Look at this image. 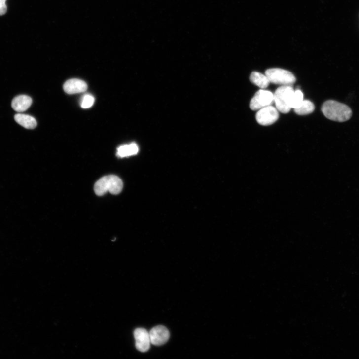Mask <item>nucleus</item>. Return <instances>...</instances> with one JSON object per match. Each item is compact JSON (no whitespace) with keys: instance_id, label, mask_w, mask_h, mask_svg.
Listing matches in <instances>:
<instances>
[{"instance_id":"obj_1","label":"nucleus","mask_w":359,"mask_h":359,"mask_svg":"<svg viewBox=\"0 0 359 359\" xmlns=\"http://www.w3.org/2000/svg\"><path fill=\"white\" fill-rule=\"evenodd\" d=\"M322 110L328 119L340 122L348 121L352 115V110L348 106L333 100L325 102Z\"/></svg>"},{"instance_id":"obj_2","label":"nucleus","mask_w":359,"mask_h":359,"mask_svg":"<svg viewBox=\"0 0 359 359\" xmlns=\"http://www.w3.org/2000/svg\"><path fill=\"white\" fill-rule=\"evenodd\" d=\"M123 187V182L119 177L108 175L102 177L96 182L94 191L98 196H103L108 192L113 195H117L121 193Z\"/></svg>"},{"instance_id":"obj_3","label":"nucleus","mask_w":359,"mask_h":359,"mask_svg":"<svg viewBox=\"0 0 359 359\" xmlns=\"http://www.w3.org/2000/svg\"><path fill=\"white\" fill-rule=\"evenodd\" d=\"M294 90L291 85H283L276 91L274 102L276 108L283 113H288L291 109V102Z\"/></svg>"},{"instance_id":"obj_4","label":"nucleus","mask_w":359,"mask_h":359,"mask_svg":"<svg viewBox=\"0 0 359 359\" xmlns=\"http://www.w3.org/2000/svg\"><path fill=\"white\" fill-rule=\"evenodd\" d=\"M265 75L270 82L283 85H291L296 81L295 76L289 71L279 68L269 69Z\"/></svg>"},{"instance_id":"obj_5","label":"nucleus","mask_w":359,"mask_h":359,"mask_svg":"<svg viewBox=\"0 0 359 359\" xmlns=\"http://www.w3.org/2000/svg\"><path fill=\"white\" fill-rule=\"evenodd\" d=\"M274 102V95L271 92L260 89L251 101L250 107L252 110H259L266 107L271 106Z\"/></svg>"},{"instance_id":"obj_6","label":"nucleus","mask_w":359,"mask_h":359,"mask_svg":"<svg viewBox=\"0 0 359 359\" xmlns=\"http://www.w3.org/2000/svg\"><path fill=\"white\" fill-rule=\"evenodd\" d=\"M279 118L278 110L272 106L259 109L256 115L257 122L263 126L271 125L275 123Z\"/></svg>"},{"instance_id":"obj_7","label":"nucleus","mask_w":359,"mask_h":359,"mask_svg":"<svg viewBox=\"0 0 359 359\" xmlns=\"http://www.w3.org/2000/svg\"><path fill=\"white\" fill-rule=\"evenodd\" d=\"M137 349L142 352L148 351L151 344L149 333L145 329L138 328L134 332Z\"/></svg>"},{"instance_id":"obj_8","label":"nucleus","mask_w":359,"mask_h":359,"mask_svg":"<svg viewBox=\"0 0 359 359\" xmlns=\"http://www.w3.org/2000/svg\"><path fill=\"white\" fill-rule=\"evenodd\" d=\"M151 343L155 346L165 344L170 338V333L164 326H158L154 327L149 332Z\"/></svg>"},{"instance_id":"obj_9","label":"nucleus","mask_w":359,"mask_h":359,"mask_svg":"<svg viewBox=\"0 0 359 359\" xmlns=\"http://www.w3.org/2000/svg\"><path fill=\"white\" fill-rule=\"evenodd\" d=\"M64 91L69 95H73L86 92V83L79 79L73 78L67 81L64 84Z\"/></svg>"},{"instance_id":"obj_10","label":"nucleus","mask_w":359,"mask_h":359,"mask_svg":"<svg viewBox=\"0 0 359 359\" xmlns=\"http://www.w3.org/2000/svg\"><path fill=\"white\" fill-rule=\"evenodd\" d=\"M32 104V99L26 95H20L15 97L12 102L13 109L18 112L26 111Z\"/></svg>"},{"instance_id":"obj_11","label":"nucleus","mask_w":359,"mask_h":359,"mask_svg":"<svg viewBox=\"0 0 359 359\" xmlns=\"http://www.w3.org/2000/svg\"><path fill=\"white\" fill-rule=\"evenodd\" d=\"M14 118L16 122L26 129H34L37 126L36 119L28 115L18 113L15 115Z\"/></svg>"},{"instance_id":"obj_12","label":"nucleus","mask_w":359,"mask_h":359,"mask_svg":"<svg viewBox=\"0 0 359 359\" xmlns=\"http://www.w3.org/2000/svg\"><path fill=\"white\" fill-rule=\"evenodd\" d=\"M139 151L136 144L132 143L129 145H123L117 149V156L120 158H124L138 154Z\"/></svg>"},{"instance_id":"obj_13","label":"nucleus","mask_w":359,"mask_h":359,"mask_svg":"<svg viewBox=\"0 0 359 359\" xmlns=\"http://www.w3.org/2000/svg\"><path fill=\"white\" fill-rule=\"evenodd\" d=\"M250 79L252 83L262 89L267 88L271 83L265 75L257 72L251 73Z\"/></svg>"},{"instance_id":"obj_14","label":"nucleus","mask_w":359,"mask_h":359,"mask_svg":"<svg viewBox=\"0 0 359 359\" xmlns=\"http://www.w3.org/2000/svg\"><path fill=\"white\" fill-rule=\"evenodd\" d=\"M294 109L297 114L305 115L312 113L315 109V106L311 102L304 100L299 107Z\"/></svg>"},{"instance_id":"obj_15","label":"nucleus","mask_w":359,"mask_h":359,"mask_svg":"<svg viewBox=\"0 0 359 359\" xmlns=\"http://www.w3.org/2000/svg\"><path fill=\"white\" fill-rule=\"evenodd\" d=\"M303 94L300 89L294 91L291 102V108H296L302 104L303 100Z\"/></svg>"},{"instance_id":"obj_16","label":"nucleus","mask_w":359,"mask_h":359,"mask_svg":"<svg viewBox=\"0 0 359 359\" xmlns=\"http://www.w3.org/2000/svg\"><path fill=\"white\" fill-rule=\"evenodd\" d=\"M95 101V98L92 95L89 94L85 95L81 100V107L84 109L89 108L94 105Z\"/></svg>"},{"instance_id":"obj_17","label":"nucleus","mask_w":359,"mask_h":359,"mask_svg":"<svg viewBox=\"0 0 359 359\" xmlns=\"http://www.w3.org/2000/svg\"><path fill=\"white\" fill-rule=\"evenodd\" d=\"M7 0H0V16L5 15L7 11Z\"/></svg>"}]
</instances>
